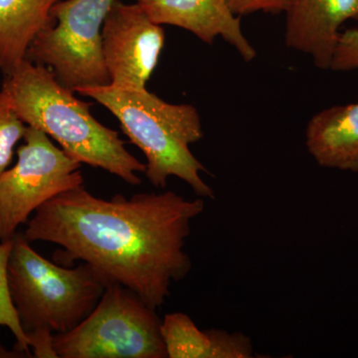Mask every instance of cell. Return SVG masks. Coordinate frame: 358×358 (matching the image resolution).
<instances>
[{"instance_id": "6da1fadb", "label": "cell", "mask_w": 358, "mask_h": 358, "mask_svg": "<svg viewBox=\"0 0 358 358\" xmlns=\"http://www.w3.org/2000/svg\"><path fill=\"white\" fill-rule=\"evenodd\" d=\"M204 208L201 197L173 192L107 200L80 185L40 206L23 234L30 242L59 245L68 260L88 264L108 285L126 287L157 310L173 282L192 270L186 239Z\"/></svg>"}, {"instance_id": "7a4b0ae2", "label": "cell", "mask_w": 358, "mask_h": 358, "mask_svg": "<svg viewBox=\"0 0 358 358\" xmlns=\"http://www.w3.org/2000/svg\"><path fill=\"white\" fill-rule=\"evenodd\" d=\"M1 90L25 124L43 131L72 159L140 185L145 164L127 150L117 131L93 117L91 103L59 83L48 67L25 59L6 75Z\"/></svg>"}, {"instance_id": "3957f363", "label": "cell", "mask_w": 358, "mask_h": 358, "mask_svg": "<svg viewBox=\"0 0 358 358\" xmlns=\"http://www.w3.org/2000/svg\"><path fill=\"white\" fill-rule=\"evenodd\" d=\"M77 93L89 96L117 117L124 134L147 159L145 176L152 185L164 188L176 176L201 199H214L202 179L208 173L189 145L203 138L199 110L192 105L167 103L145 89L89 87Z\"/></svg>"}, {"instance_id": "277c9868", "label": "cell", "mask_w": 358, "mask_h": 358, "mask_svg": "<svg viewBox=\"0 0 358 358\" xmlns=\"http://www.w3.org/2000/svg\"><path fill=\"white\" fill-rule=\"evenodd\" d=\"M16 233L8 263L11 301L26 334H64L95 308L108 282L87 263L61 267Z\"/></svg>"}, {"instance_id": "5b68a950", "label": "cell", "mask_w": 358, "mask_h": 358, "mask_svg": "<svg viewBox=\"0 0 358 358\" xmlns=\"http://www.w3.org/2000/svg\"><path fill=\"white\" fill-rule=\"evenodd\" d=\"M157 310L131 289L110 282L88 317L53 336L56 358H166Z\"/></svg>"}, {"instance_id": "8992f818", "label": "cell", "mask_w": 358, "mask_h": 358, "mask_svg": "<svg viewBox=\"0 0 358 358\" xmlns=\"http://www.w3.org/2000/svg\"><path fill=\"white\" fill-rule=\"evenodd\" d=\"M115 0H61L52 23L33 40L26 59L46 66L59 83L73 92L108 86L102 29Z\"/></svg>"}, {"instance_id": "52a82bcc", "label": "cell", "mask_w": 358, "mask_h": 358, "mask_svg": "<svg viewBox=\"0 0 358 358\" xmlns=\"http://www.w3.org/2000/svg\"><path fill=\"white\" fill-rule=\"evenodd\" d=\"M23 141L15 166L0 174V242L13 239L45 202L84 182L82 164L43 131L27 127Z\"/></svg>"}, {"instance_id": "ba28073f", "label": "cell", "mask_w": 358, "mask_h": 358, "mask_svg": "<svg viewBox=\"0 0 358 358\" xmlns=\"http://www.w3.org/2000/svg\"><path fill=\"white\" fill-rule=\"evenodd\" d=\"M166 42L162 25L138 3L115 0L102 29V50L110 86L145 89Z\"/></svg>"}, {"instance_id": "9c48e42d", "label": "cell", "mask_w": 358, "mask_h": 358, "mask_svg": "<svg viewBox=\"0 0 358 358\" xmlns=\"http://www.w3.org/2000/svg\"><path fill=\"white\" fill-rule=\"evenodd\" d=\"M136 3L157 24L182 28L206 44L221 37L246 62L256 58L255 48L245 37L241 20L227 0H136Z\"/></svg>"}, {"instance_id": "30bf717a", "label": "cell", "mask_w": 358, "mask_h": 358, "mask_svg": "<svg viewBox=\"0 0 358 358\" xmlns=\"http://www.w3.org/2000/svg\"><path fill=\"white\" fill-rule=\"evenodd\" d=\"M285 41L289 48L313 58L320 69H331L339 28L358 20V0H294L287 11Z\"/></svg>"}, {"instance_id": "8fae6325", "label": "cell", "mask_w": 358, "mask_h": 358, "mask_svg": "<svg viewBox=\"0 0 358 358\" xmlns=\"http://www.w3.org/2000/svg\"><path fill=\"white\" fill-rule=\"evenodd\" d=\"M306 145L319 166L358 173V103L334 106L313 115Z\"/></svg>"}, {"instance_id": "7c38bea8", "label": "cell", "mask_w": 358, "mask_h": 358, "mask_svg": "<svg viewBox=\"0 0 358 358\" xmlns=\"http://www.w3.org/2000/svg\"><path fill=\"white\" fill-rule=\"evenodd\" d=\"M167 358H251V339L221 329L201 331L189 315L173 313L162 320Z\"/></svg>"}, {"instance_id": "4fadbf2b", "label": "cell", "mask_w": 358, "mask_h": 358, "mask_svg": "<svg viewBox=\"0 0 358 358\" xmlns=\"http://www.w3.org/2000/svg\"><path fill=\"white\" fill-rule=\"evenodd\" d=\"M61 0H0V70L10 74L26 59L28 48L52 23Z\"/></svg>"}, {"instance_id": "5bb4252c", "label": "cell", "mask_w": 358, "mask_h": 358, "mask_svg": "<svg viewBox=\"0 0 358 358\" xmlns=\"http://www.w3.org/2000/svg\"><path fill=\"white\" fill-rule=\"evenodd\" d=\"M13 247V238L0 242V329L6 327L13 333L16 339V352L22 357H31L27 336L21 327L9 292L8 263ZM0 348L3 346L0 345Z\"/></svg>"}, {"instance_id": "9a60e30c", "label": "cell", "mask_w": 358, "mask_h": 358, "mask_svg": "<svg viewBox=\"0 0 358 358\" xmlns=\"http://www.w3.org/2000/svg\"><path fill=\"white\" fill-rule=\"evenodd\" d=\"M27 124L15 112L10 100L0 91V174L10 164L14 148L24 138Z\"/></svg>"}, {"instance_id": "2e32d148", "label": "cell", "mask_w": 358, "mask_h": 358, "mask_svg": "<svg viewBox=\"0 0 358 358\" xmlns=\"http://www.w3.org/2000/svg\"><path fill=\"white\" fill-rule=\"evenodd\" d=\"M331 69L358 70V29H348L341 33L334 49Z\"/></svg>"}, {"instance_id": "e0dca14e", "label": "cell", "mask_w": 358, "mask_h": 358, "mask_svg": "<svg viewBox=\"0 0 358 358\" xmlns=\"http://www.w3.org/2000/svg\"><path fill=\"white\" fill-rule=\"evenodd\" d=\"M294 0H227L231 10L238 16L258 13H287Z\"/></svg>"}, {"instance_id": "ac0fdd59", "label": "cell", "mask_w": 358, "mask_h": 358, "mask_svg": "<svg viewBox=\"0 0 358 358\" xmlns=\"http://www.w3.org/2000/svg\"><path fill=\"white\" fill-rule=\"evenodd\" d=\"M14 358V357H22V355L20 352H8L4 348H0V358Z\"/></svg>"}]
</instances>
